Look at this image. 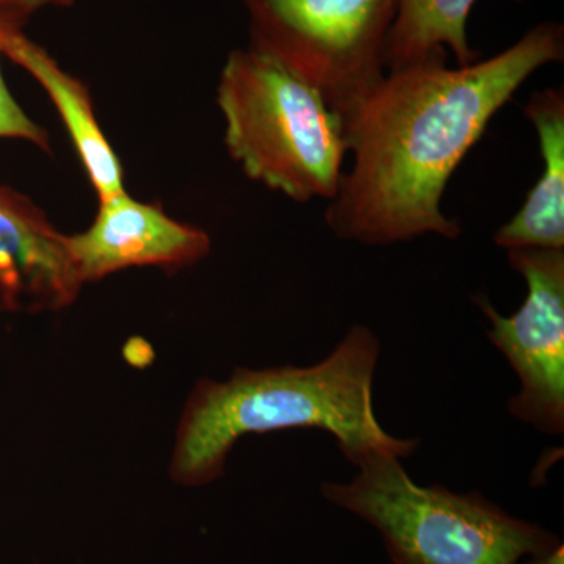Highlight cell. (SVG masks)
<instances>
[{
  "label": "cell",
  "instance_id": "cell-2",
  "mask_svg": "<svg viewBox=\"0 0 564 564\" xmlns=\"http://www.w3.org/2000/svg\"><path fill=\"white\" fill-rule=\"evenodd\" d=\"M380 352L372 329L356 325L313 366L237 367L223 381L202 378L182 408L170 478L185 488L214 484L242 437L282 430H325L351 464L373 452L413 455L419 441L392 436L375 415Z\"/></svg>",
  "mask_w": 564,
  "mask_h": 564
},
{
  "label": "cell",
  "instance_id": "cell-1",
  "mask_svg": "<svg viewBox=\"0 0 564 564\" xmlns=\"http://www.w3.org/2000/svg\"><path fill=\"white\" fill-rule=\"evenodd\" d=\"M563 58V24L541 22L473 65L448 68L441 54L388 70L343 118L352 161L326 209L334 236L364 245L458 239L462 226L441 209L452 174L521 85Z\"/></svg>",
  "mask_w": 564,
  "mask_h": 564
},
{
  "label": "cell",
  "instance_id": "cell-10",
  "mask_svg": "<svg viewBox=\"0 0 564 564\" xmlns=\"http://www.w3.org/2000/svg\"><path fill=\"white\" fill-rule=\"evenodd\" d=\"M540 139L543 174L522 209L494 234V243L513 248L564 250V90L536 91L525 106Z\"/></svg>",
  "mask_w": 564,
  "mask_h": 564
},
{
  "label": "cell",
  "instance_id": "cell-7",
  "mask_svg": "<svg viewBox=\"0 0 564 564\" xmlns=\"http://www.w3.org/2000/svg\"><path fill=\"white\" fill-rule=\"evenodd\" d=\"M66 248L87 285L128 269H187L210 254L212 239L202 228L174 220L158 204L124 192L99 202L90 228L66 236Z\"/></svg>",
  "mask_w": 564,
  "mask_h": 564
},
{
  "label": "cell",
  "instance_id": "cell-5",
  "mask_svg": "<svg viewBox=\"0 0 564 564\" xmlns=\"http://www.w3.org/2000/svg\"><path fill=\"white\" fill-rule=\"evenodd\" d=\"M250 44L272 55L347 117L384 79L400 0H239Z\"/></svg>",
  "mask_w": 564,
  "mask_h": 564
},
{
  "label": "cell",
  "instance_id": "cell-12",
  "mask_svg": "<svg viewBox=\"0 0 564 564\" xmlns=\"http://www.w3.org/2000/svg\"><path fill=\"white\" fill-rule=\"evenodd\" d=\"M10 20L20 21L18 18L10 17V14L0 13V33H2L6 22ZM2 43H0V61H2ZM0 139L25 141V143H31L44 152H51L52 150L50 132L39 122L33 121L17 99L13 98L9 87H7L6 79H3L2 68H0Z\"/></svg>",
  "mask_w": 564,
  "mask_h": 564
},
{
  "label": "cell",
  "instance_id": "cell-6",
  "mask_svg": "<svg viewBox=\"0 0 564 564\" xmlns=\"http://www.w3.org/2000/svg\"><path fill=\"white\" fill-rule=\"evenodd\" d=\"M508 262L527 282L518 313L503 317L488 296L474 302L491 323L489 340L513 367L521 389L507 408L518 421L562 436L564 432V250L513 248Z\"/></svg>",
  "mask_w": 564,
  "mask_h": 564
},
{
  "label": "cell",
  "instance_id": "cell-3",
  "mask_svg": "<svg viewBox=\"0 0 564 564\" xmlns=\"http://www.w3.org/2000/svg\"><path fill=\"white\" fill-rule=\"evenodd\" d=\"M217 106L226 150L247 177L292 202H333L348 155L343 118L307 82L248 44L223 65Z\"/></svg>",
  "mask_w": 564,
  "mask_h": 564
},
{
  "label": "cell",
  "instance_id": "cell-9",
  "mask_svg": "<svg viewBox=\"0 0 564 564\" xmlns=\"http://www.w3.org/2000/svg\"><path fill=\"white\" fill-rule=\"evenodd\" d=\"M22 25L17 20L7 21L3 25L0 33L3 57L31 74L46 91L69 133L98 202L124 193V172L120 158L96 117L87 85L63 68L41 44L29 39Z\"/></svg>",
  "mask_w": 564,
  "mask_h": 564
},
{
  "label": "cell",
  "instance_id": "cell-14",
  "mask_svg": "<svg viewBox=\"0 0 564 564\" xmlns=\"http://www.w3.org/2000/svg\"><path fill=\"white\" fill-rule=\"evenodd\" d=\"M516 564H564V545L560 543L552 551L540 555L525 556Z\"/></svg>",
  "mask_w": 564,
  "mask_h": 564
},
{
  "label": "cell",
  "instance_id": "cell-13",
  "mask_svg": "<svg viewBox=\"0 0 564 564\" xmlns=\"http://www.w3.org/2000/svg\"><path fill=\"white\" fill-rule=\"evenodd\" d=\"M77 0H0V13L25 22L33 13L46 9H70Z\"/></svg>",
  "mask_w": 564,
  "mask_h": 564
},
{
  "label": "cell",
  "instance_id": "cell-8",
  "mask_svg": "<svg viewBox=\"0 0 564 564\" xmlns=\"http://www.w3.org/2000/svg\"><path fill=\"white\" fill-rule=\"evenodd\" d=\"M82 289L66 234L32 198L0 184V317L62 313Z\"/></svg>",
  "mask_w": 564,
  "mask_h": 564
},
{
  "label": "cell",
  "instance_id": "cell-4",
  "mask_svg": "<svg viewBox=\"0 0 564 564\" xmlns=\"http://www.w3.org/2000/svg\"><path fill=\"white\" fill-rule=\"evenodd\" d=\"M352 466L351 481H326L322 496L377 529L392 564H516L562 543L481 492L415 485L397 456L373 452Z\"/></svg>",
  "mask_w": 564,
  "mask_h": 564
},
{
  "label": "cell",
  "instance_id": "cell-11",
  "mask_svg": "<svg viewBox=\"0 0 564 564\" xmlns=\"http://www.w3.org/2000/svg\"><path fill=\"white\" fill-rule=\"evenodd\" d=\"M477 0H400L386 46V70L402 68L451 51L458 66L478 62L467 36Z\"/></svg>",
  "mask_w": 564,
  "mask_h": 564
}]
</instances>
